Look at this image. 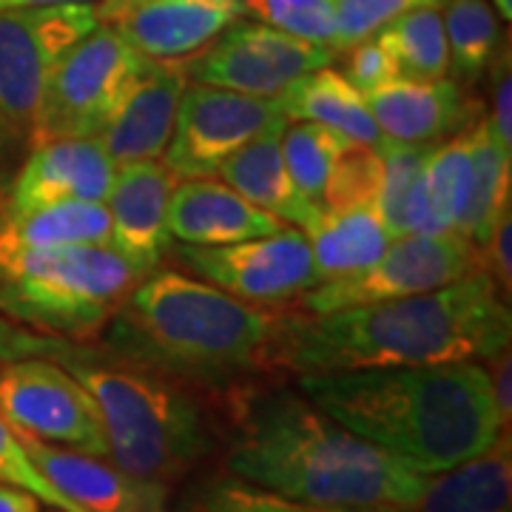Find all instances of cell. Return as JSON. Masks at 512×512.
<instances>
[{
    "instance_id": "obj_1",
    "label": "cell",
    "mask_w": 512,
    "mask_h": 512,
    "mask_svg": "<svg viewBox=\"0 0 512 512\" xmlns=\"http://www.w3.org/2000/svg\"><path fill=\"white\" fill-rule=\"evenodd\" d=\"M510 302L484 268L439 291L330 313H282L265 367L296 376L481 362L510 348Z\"/></svg>"
},
{
    "instance_id": "obj_2",
    "label": "cell",
    "mask_w": 512,
    "mask_h": 512,
    "mask_svg": "<svg viewBox=\"0 0 512 512\" xmlns=\"http://www.w3.org/2000/svg\"><path fill=\"white\" fill-rule=\"evenodd\" d=\"M228 473L262 490L339 510L410 512L430 476L350 433L299 390H248L234 402Z\"/></svg>"
},
{
    "instance_id": "obj_3",
    "label": "cell",
    "mask_w": 512,
    "mask_h": 512,
    "mask_svg": "<svg viewBox=\"0 0 512 512\" xmlns=\"http://www.w3.org/2000/svg\"><path fill=\"white\" fill-rule=\"evenodd\" d=\"M299 390L350 433L427 476L484 453L507 433L490 370L473 359L308 373Z\"/></svg>"
},
{
    "instance_id": "obj_4",
    "label": "cell",
    "mask_w": 512,
    "mask_h": 512,
    "mask_svg": "<svg viewBox=\"0 0 512 512\" xmlns=\"http://www.w3.org/2000/svg\"><path fill=\"white\" fill-rule=\"evenodd\" d=\"M117 342L137 365L183 379L228 382L265 370L279 313L248 305L205 279L151 271L114 316Z\"/></svg>"
},
{
    "instance_id": "obj_5",
    "label": "cell",
    "mask_w": 512,
    "mask_h": 512,
    "mask_svg": "<svg viewBox=\"0 0 512 512\" xmlns=\"http://www.w3.org/2000/svg\"><path fill=\"white\" fill-rule=\"evenodd\" d=\"M60 365L100 407L109 458L128 473L174 484L211 450L200 404L171 379L137 362H100L60 348Z\"/></svg>"
},
{
    "instance_id": "obj_6",
    "label": "cell",
    "mask_w": 512,
    "mask_h": 512,
    "mask_svg": "<svg viewBox=\"0 0 512 512\" xmlns=\"http://www.w3.org/2000/svg\"><path fill=\"white\" fill-rule=\"evenodd\" d=\"M143 271L111 245L0 251V311L52 339H92L123 308Z\"/></svg>"
},
{
    "instance_id": "obj_7",
    "label": "cell",
    "mask_w": 512,
    "mask_h": 512,
    "mask_svg": "<svg viewBox=\"0 0 512 512\" xmlns=\"http://www.w3.org/2000/svg\"><path fill=\"white\" fill-rule=\"evenodd\" d=\"M151 57L100 23L57 63L43 94L32 146L57 137H100Z\"/></svg>"
},
{
    "instance_id": "obj_8",
    "label": "cell",
    "mask_w": 512,
    "mask_h": 512,
    "mask_svg": "<svg viewBox=\"0 0 512 512\" xmlns=\"http://www.w3.org/2000/svg\"><path fill=\"white\" fill-rule=\"evenodd\" d=\"M100 23L94 3L0 12V114L20 137H32L57 63Z\"/></svg>"
},
{
    "instance_id": "obj_9",
    "label": "cell",
    "mask_w": 512,
    "mask_h": 512,
    "mask_svg": "<svg viewBox=\"0 0 512 512\" xmlns=\"http://www.w3.org/2000/svg\"><path fill=\"white\" fill-rule=\"evenodd\" d=\"M478 268L476 245L456 231L404 234L390 239L384 254L362 271L319 282L299 299L302 313H330L370 302H387L439 291Z\"/></svg>"
},
{
    "instance_id": "obj_10",
    "label": "cell",
    "mask_w": 512,
    "mask_h": 512,
    "mask_svg": "<svg viewBox=\"0 0 512 512\" xmlns=\"http://www.w3.org/2000/svg\"><path fill=\"white\" fill-rule=\"evenodd\" d=\"M0 413L20 436L109 458V439L92 393L49 356L0 362Z\"/></svg>"
},
{
    "instance_id": "obj_11",
    "label": "cell",
    "mask_w": 512,
    "mask_h": 512,
    "mask_svg": "<svg viewBox=\"0 0 512 512\" xmlns=\"http://www.w3.org/2000/svg\"><path fill=\"white\" fill-rule=\"evenodd\" d=\"M291 123L276 97L188 83L177 109L174 134L165 148V165L177 180L217 177L220 165L265 131Z\"/></svg>"
},
{
    "instance_id": "obj_12",
    "label": "cell",
    "mask_w": 512,
    "mask_h": 512,
    "mask_svg": "<svg viewBox=\"0 0 512 512\" xmlns=\"http://www.w3.org/2000/svg\"><path fill=\"white\" fill-rule=\"evenodd\" d=\"M333 60L336 52L328 46L239 18L197 55L180 60V66L194 83L254 97H279L299 77L333 66Z\"/></svg>"
},
{
    "instance_id": "obj_13",
    "label": "cell",
    "mask_w": 512,
    "mask_h": 512,
    "mask_svg": "<svg viewBox=\"0 0 512 512\" xmlns=\"http://www.w3.org/2000/svg\"><path fill=\"white\" fill-rule=\"evenodd\" d=\"M180 256L200 279L256 308H285L319 285L308 234L293 225L234 245H185Z\"/></svg>"
},
{
    "instance_id": "obj_14",
    "label": "cell",
    "mask_w": 512,
    "mask_h": 512,
    "mask_svg": "<svg viewBox=\"0 0 512 512\" xmlns=\"http://www.w3.org/2000/svg\"><path fill=\"white\" fill-rule=\"evenodd\" d=\"M245 18V0H131L103 23L151 60H185Z\"/></svg>"
},
{
    "instance_id": "obj_15",
    "label": "cell",
    "mask_w": 512,
    "mask_h": 512,
    "mask_svg": "<svg viewBox=\"0 0 512 512\" xmlns=\"http://www.w3.org/2000/svg\"><path fill=\"white\" fill-rule=\"evenodd\" d=\"M117 174L100 137H57L32 146L9 188V211L23 214L60 200L106 202Z\"/></svg>"
},
{
    "instance_id": "obj_16",
    "label": "cell",
    "mask_w": 512,
    "mask_h": 512,
    "mask_svg": "<svg viewBox=\"0 0 512 512\" xmlns=\"http://www.w3.org/2000/svg\"><path fill=\"white\" fill-rule=\"evenodd\" d=\"M382 137L410 146H439L478 120L476 103L461 86L441 80L393 77L379 89L362 92Z\"/></svg>"
},
{
    "instance_id": "obj_17",
    "label": "cell",
    "mask_w": 512,
    "mask_h": 512,
    "mask_svg": "<svg viewBox=\"0 0 512 512\" xmlns=\"http://www.w3.org/2000/svg\"><path fill=\"white\" fill-rule=\"evenodd\" d=\"M188 74L180 60H148L134 80L109 126L100 131V143L111 163L131 165L160 160L174 134L177 109L183 100Z\"/></svg>"
},
{
    "instance_id": "obj_18",
    "label": "cell",
    "mask_w": 512,
    "mask_h": 512,
    "mask_svg": "<svg viewBox=\"0 0 512 512\" xmlns=\"http://www.w3.org/2000/svg\"><path fill=\"white\" fill-rule=\"evenodd\" d=\"M37 470L89 512H168V484L140 478L103 456L23 436Z\"/></svg>"
},
{
    "instance_id": "obj_19",
    "label": "cell",
    "mask_w": 512,
    "mask_h": 512,
    "mask_svg": "<svg viewBox=\"0 0 512 512\" xmlns=\"http://www.w3.org/2000/svg\"><path fill=\"white\" fill-rule=\"evenodd\" d=\"M180 183L160 160L120 165L106 208L111 217V248L143 274H151L171 248L165 211L174 185Z\"/></svg>"
},
{
    "instance_id": "obj_20",
    "label": "cell",
    "mask_w": 512,
    "mask_h": 512,
    "mask_svg": "<svg viewBox=\"0 0 512 512\" xmlns=\"http://www.w3.org/2000/svg\"><path fill=\"white\" fill-rule=\"evenodd\" d=\"M165 228L168 237L183 245H234L276 234L285 228V222L256 208L222 180L194 177L174 185Z\"/></svg>"
},
{
    "instance_id": "obj_21",
    "label": "cell",
    "mask_w": 512,
    "mask_h": 512,
    "mask_svg": "<svg viewBox=\"0 0 512 512\" xmlns=\"http://www.w3.org/2000/svg\"><path fill=\"white\" fill-rule=\"evenodd\" d=\"M282 131L285 128L265 131L262 137L239 148L237 154H231L220 165L217 177L239 191L245 200L254 202L256 208L311 234L325 211L322 205L308 200L291 180L288 165L282 160Z\"/></svg>"
},
{
    "instance_id": "obj_22",
    "label": "cell",
    "mask_w": 512,
    "mask_h": 512,
    "mask_svg": "<svg viewBox=\"0 0 512 512\" xmlns=\"http://www.w3.org/2000/svg\"><path fill=\"white\" fill-rule=\"evenodd\" d=\"M410 512H512L510 433H501L484 453L433 473Z\"/></svg>"
},
{
    "instance_id": "obj_23",
    "label": "cell",
    "mask_w": 512,
    "mask_h": 512,
    "mask_svg": "<svg viewBox=\"0 0 512 512\" xmlns=\"http://www.w3.org/2000/svg\"><path fill=\"white\" fill-rule=\"evenodd\" d=\"M279 109L288 120H311L328 126L362 146H379L384 137L373 114L367 109L365 94L336 69H316L299 77L276 97Z\"/></svg>"
},
{
    "instance_id": "obj_24",
    "label": "cell",
    "mask_w": 512,
    "mask_h": 512,
    "mask_svg": "<svg viewBox=\"0 0 512 512\" xmlns=\"http://www.w3.org/2000/svg\"><path fill=\"white\" fill-rule=\"evenodd\" d=\"M470 134L467 128L430 151L410 200V234H458L470 197Z\"/></svg>"
},
{
    "instance_id": "obj_25",
    "label": "cell",
    "mask_w": 512,
    "mask_h": 512,
    "mask_svg": "<svg viewBox=\"0 0 512 512\" xmlns=\"http://www.w3.org/2000/svg\"><path fill=\"white\" fill-rule=\"evenodd\" d=\"M470 134V197L458 220V234L467 237L481 251L504 214H510L512 197V151L498 143L484 114L467 128Z\"/></svg>"
},
{
    "instance_id": "obj_26",
    "label": "cell",
    "mask_w": 512,
    "mask_h": 512,
    "mask_svg": "<svg viewBox=\"0 0 512 512\" xmlns=\"http://www.w3.org/2000/svg\"><path fill=\"white\" fill-rule=\"evenodd\" d=\"M66 245H111V217L106 202H49L23 214H6L0 222V251Z\"/></svg>"
},
{
    "instance_id": "obj_27",
    "label": "cell",
    "mask_w": 512,
    "mask_h": 512,
    "mask_svg": "<svg viewBox=\"0 0 512 512\" xmlns=\"http://www.w3.org/2000/svg\"><path fill=\"white\" fill-rule=\"evenodd\" d=\"M308 242L316 276L319 282H328L373 265L390 245V234L376 202H362L339 211H325L319 225L308 234Z\"/></svg>"
},
{
    "instance_id": "obj_28",
    "label": "cell",
    "mask_w": 512,
    "mask_h": 512,
    "mask_svg": "<svg viewBox=\"0 0 512 512\" xmlns=\"http://www.w3.org/2000/svg\"><path fill=\"white\" fill-rule=\"evenodd\" d=\"M376 40L390 52L399 77L441 80L450 74V49L441 23V6H419L376 32Z\"/></svg>"
},
{
    "instance_id": "obj_29",
    "label": "cell",
    "mask_w": 512,
    "mask_h": 512,
    "mask_svg": "<svg viewBox=\"0 0 512 512\" xmlns=\"http://www.w3.org/2000/svg\"><path fill=\"white\" fill-rule=\"evenodd\" d=\"M441 23L450 49V72L473 83L498 60L501 20L490 0H444Z\"/></svg>"
},
{
    "instance_id": "obj_30",
    "label": "cell",
    "mask_w": 512,
    "mask_h": 512,
    "mask_svg": "<svg viewBox=\"0 0 512 512\" xmlns=\"http://www.w3.org/2000/svg\"><path fill=\"white\" fill-rule=\"evenodd\" d=\"M345 143L348 137L311 120H296L293 126L288 123L282 131V160L288 165V174L296 188L316 205H322L330 165Z\"/></svg>"
},
{
    "instance_id": "obj_31",
    "label": "cell",
    "mask_w": 512,
    "mask_h": 512,
    "mask_svg": "<svg viewBox=\"0 0 512 512\" xmlns=\"http://www.w3.org/2000/svg\"><path fill=\"white\" fill-rule=\"evenodd\" d=\"M436 146H410V143H393L384 137L376 146L382 157V183H379V197L376 208L382 214L384 228L390 239L410 234V200L419 185L421 168L427 163L430 151Z\"/></svg>"
},
{
    "instance_id": "obj_32",
    "label": "cell",
    "mask_w": 512,
    "mask_h": 512,
    "mask_svg": "<svg viewBox=\"0 0 512 512\" xmlns=\"http://www.w3.org/2000/svg\"><path fill=\"white\" fill-rule=\"evenodd\" d=\"M382 183V157L373 146H362L348 140L339 148L336 160L330 165L325 191H322V208L339 211L362 202H376Z\"/></svg>"
},
{
    "instance_id": "obj_33",
    "label": "cell",
    "mask_w": 512,
    "mask_h": 512,
    "mask_svg": "<svg viewBox=\"0 0 512 512\" xmlns=\"http://www.w3.org/2000/svg\"><path fill=\"white\" fill-rule=\"evenodd\" d=\"M245 15L336 52V0H245Z\"/></svg>"
},
{
    "instance_id": "obj_34",
    "label": "cell",
    "mask_w": 512,
    "mask_h": 512,
    "mask_svg": "<svg viewBox=\"0 0 512 512\" xmlns=\"http://www.w3.org/2000/svg\"><path fill=\"white\" fill-rule=\"evenodd\" d=\"M194 512H399V510H339V507H316L305 501H293L271 490H262L237 476L214 478Z\"/></svg>"
},
{
    "instance_id": "obj_35",
    "label": "cell",
    "mask_w": 512,
    "mask_h": 512,
    "mask_svg": "<svg viewBox=\"0 0 512 512\" xmlns=\"http://www.w3.org/2000/svg\"><path fill=\"white\" fill-rule=\"evenodd\" d=\"M0 481L32 493L40 504H46L52 510L89 512L83 510L80 504H74L69 495L60 493L55 484L37 470V464L29 456L26 444H23V436L3 419V413H0Z\"/></svg>"
},
{
    "instance_id": "obj_36",
    "label": "cell",
    "mask_w": 512,
    "mask_h": 512,
    "mask_svg": "<svg viewBox=\"0 0 512 512\" xmlns=\"http://www.w3.org/2000/svg\"><path fill=\"white\" fill-rule=\"evenodd\" d=\"M441 3L444 0H336V52H348L410 9Z\"/></svg>"
},
{
    "instance_id": "obj_37",
    "label": "cell",
    "mask_w": 512,
    "mask_h": 512,
    "mask_svg": "<svg viewBox=\"0 0 512 512\" xmlns=\"http://www.w3.org/2000/svg\"><path fill=\"white\" fill-rule=\"evenodd\" d=\"M345 77L359 92H370V89H379L387 80L399 77V69L382 43L376 37H367L348 49V74Z\"/></svg>"
},
{
    "instance_id": "obj_38",
    "label": "cell",
    "mask_w": 512,
    "mask_h": 512,
    "mask_svg": "<svg viewBox=\"0 0 512 512\" xmlns=\"http://www.w3.org/2000/svg\"><path fill=\"white\" fill-rule=\"evenodd\" d=\"M63 348V339L37 336L32 330L20 328V322L0 311V362H12L23 356H49L55 359Z\"/></svg>"
},
{
    "instance_id": "obj_39",
    "label": "cell",
    "mask_w": 512,
    "mask_h": 512,
    "mask_svg": "<svg viewBox=\"0 0 512 512\" xmlns=\"http://www.w3.org/2000/svg\"><path fill=\"white\" fill-rule=\"evenodd\" d=\"M510 234H512V211L504 214L498 228H495L493 239L481 248L478 254V268H484L487 274L493 276L495 285L504 288V296L512 288V259H510Z\"/></svg>"
},
{
    "instance_id": "obj_40",
    "label": "cell",
    "mask_w": 512,
    "mask_h": 512,
    "mask_svg": "<svg viewBox=\"0 0 512 512\" xmlns=\"http://www.w3.org/2000/svg\"><path fill=\"white\" fill-rule=\"evenodd\" d=\"M487 123L498 137V143L512 151V72L507 57H504V69H498L493 86V114L487 117Z\"/></svg>"
},
{
    "instance_id": "obj_41",
    "label": "cell",
    "mask_w": 512,
    "mask_h": 512,
    "mask_svg": "<svg viewBox=\"0 0 512 512\" xmlns=\"http://www.w3.org/2000/svg\"><path fill=\"white\" fill-rule=\"evenodd\" d=\"M490 362H495V367L490 370V384H493L495 407H498V416H501V427H504V430H510V419H512L510 348L501 350V353H498L495 359H490Z\"/></svg>"
},
{
    "instance_id": "obj_42",
    "label": "cell",
    "mask_w": 512,
    "mask_h": 512,
    "mask_svg": "<svg viewBox=\"0 0 512 512\" xmlns=\"http://www.w3.org/2000/svg\"><path fill=\"white\" fill-rule=\"evenodd\" d=\"M0 512H40V501L32 493L0 481Z\"/></svg>"
},
{
    "instance_id": "obj_43",
    "label": "cell",
    "mask_w": 512,
    "mask_h": 512,
    "mask_svg": "<svg viewBox=\"0 0 512 512\" xmlns=\"http://www.w3.org/2000/svg\"><path fill=\"white\" fill-rule=\"evenodd\" d=\"M20 140H23V137H20L18 131L6 123V117L0 114V168L6 165V160H9L12 154H15V148H18Z\"/></svg>"
},
{
    "instance_id": "obj_44",
    "label": "cell",
    "mask_w": 512,
    "mask_h": 512,
    "mask_svg": "<svg viewBox=\"0 0 512 512\" xmlns=\"http://www.w3.org/2000/svg\"><path fill=\"white\" fill-rule=\"evenodd\" d=\"M57 3H100V0H0V12L35 9V6H57Z\"/></svg>"
},
{
    "instance_id": "obj_45",
    "label": "cell",
    "mask_w": 512,
    "mask_h": 512,
    "mask_svg": "<svg viewBox=\"0 0 512 512\" xmlns=\"http://www.w3.org/2000/svg\"><path fill=\"white\" fill-rule=\"evenodd\" d=\"M126 3H131V0H100V3H97V15H100V20H103L106 15H111L114 9L126 6Z\"/></svg>"
},
{
    "instance_id": "obj_46",
    "label": "cell",
    "mask_w": 512,
    "mask_h": 512,
    "mask_svg": "<svg viewBox=\"0 0 512 512\" xmlns=\"http://www.w3.org/2000/svg\"><path fill=\"white\" fill-rule=\"evenodd\" d=\"M493 9L504 20L512 18V0H493Z\"/></svg>"
},
{
    "instance_id": "obj_47",
    "label": "cell",
    "mask_w": 512,
    "mask_h": 512,
    "mask_svg": "<svg viewBox=\"0 0 512 512\" xmlns=\"http://www.w3.org/2000/svg\"><path fill=\"white\" fill-rule=\"evenodd\" d=\"M52 512H63V510H52Z\"/></svg>"
},
{
    "instance_id": "obj_48",
    "label": "cell",
    "mask_w": 512,
    "mask_h": 512,
    "mask_svg": "<svg viewBox=\"0 0 512 512\" xmlns=\"http://www.w3.org/2000/svg\"><path fill=\"white\" fill-rule=\"evenodd\" d=\"M0 222H3V217H0Z\"/></svg>"
}]
</instances>
